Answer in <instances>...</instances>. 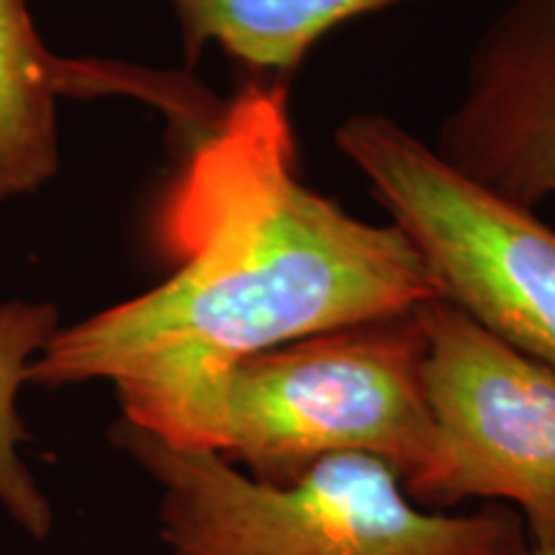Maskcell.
Listing matches in <instances>:
<instances>
[{"label":"cell","mask_w":555,"mask_h":555,"mask_svg":"<svg viewBox=\"0 0 555 555\" xmlns=\"http://www.w3.org/2000/svg\"><path fill=\"white\" fill-rule=\"evenodd\" d=\"M185 57L196 62L219 44L249 69L286 75L311 47L345 21L380 11L397 0H168Z\"/></svg>","instance_id":"cell-8"},{"label":"cell","mask_w":555,"mask_h":555,"mask_svg":"<svg viewBox=\"0 0 555 555\" xmlns=\"http://www.w3.org/2000/svg\"><path fill=\"white\" fill-rule=\"evenodd\" d=\"M157 240L172 273L147 294L57 330L26 380H111L121 420L198 450L221 378L242 360L442 296L397 224L309 189L283 82H247L165 193Z\"/></svg>","instance_id":"cell-1"},{"label":"cell","mask_w":555,"mask_h":555,"mask_svg":"<svg viewBox=\"0 0 555 555\" xmlns=\"http://www.w3.org/2000/svg\"><path fill=\"white\" fill-rule=\"evenodd\" d=\"M416 314L437 448L409 499L440 512L470 499L504 504L532 543L555 545V371L446 296Z\"/></svg>","instance_id":"cell-5"},{"label":"cell","mask_w":555,"mask_h":555,"mask_svg":"<svg viewBox=\"0 0 555 555\" xmlns=\"http://www.w3.org/2000/svg\"><path fill=\"white\" fill-rule=\"evenodd\" d=\"M129 95L196 139L224 103L189 73L119 60H67L41 44L26 0H0V198L37 191L57 170V99Z\"/></svg>","instance_id":"cell-7"},{"label":"cell","mask_w":555,"mask_h":555,"mask_svg":"<svg viewBox=\"0 0 555 555\" xmlns=\"http://www.w3.org/2000/svg\"><path fill=\"white\" fill-rule=\"evenodd\" d=\"M435 152L504 204L555 196V0H512L483 31Z\"/></svg>","instance_id":"cell-6"},{"label":"cell","mask_w":555,"mask_h":555,"mask_svg":"<svg viewBox=\"0 0 555 555\" xmlns=\"http://www.w3.org/2000/svg\"><path fill=\"white\" fill-rule=\"evenodd\" d=\"M335 144L412 240L440 294L555 371V232L463 180L401 124L358 114Z\"/></svg>","instance_id":"cell-4"},{"label":"cell","mask_w":555,"mask_h":555,"mask_svg":"<svg viewBox=\"0 0 555 555\" xmlns=\"http://www.w3.org/2000/svg\"><path fill=\"white\" fill-rule=\"evenodd\" d=\"M111 440L163 489L170 555H506L527 538L504 504L470 515L427 509L371 455H332L273 486L206 450L165 446L129 422Z\"/></svg>","instance_id":"cell-2"},{"label":"cell","mask_w":555,"mask_h":555,"mask_svg":"<svg viewBox=\"0 0 555 555\" xmlns=\"http://www.w3.org/2000/svg\"><path fill=\"white\" fill-rule=\"evenodd\" d=\"M54 335L57 311L50 304L11 301L0 307V502L37 540L50 535L52 506L18 457L26 429L16 412V397L34 358Z\"/></svg>","instance_id":"cell-9"},{"label":"cell","mask_w":555,"mask_h":555,"mask_svg":"<svg viewBox=\"0 0 555 555\" xmlns=\"http://www.w3.org/2000/svg\"><path fill=\"white\" fill-rule=\"evenodd\" d=\"M422 307V304H420ZM416 309L296 339L221 378L198 450L283 486L332 455H371L412 486L435 461Z\"/></svg>","instance_id":"cell-3"},{"label":"cell","mask_w":555,"mask_h":555,"mask_svg":"<svg viewBox=\"0 0 555 555\" xmlns=\"http://www.w3.org/2000/svg\"><path fill=\"white\" fill-rule=\"evenodd\" d=\"M506 555H555V545H538L530 538H525L522 543H517Z\"/></svg>","instance_id":"cell-10"}]
</instances>
